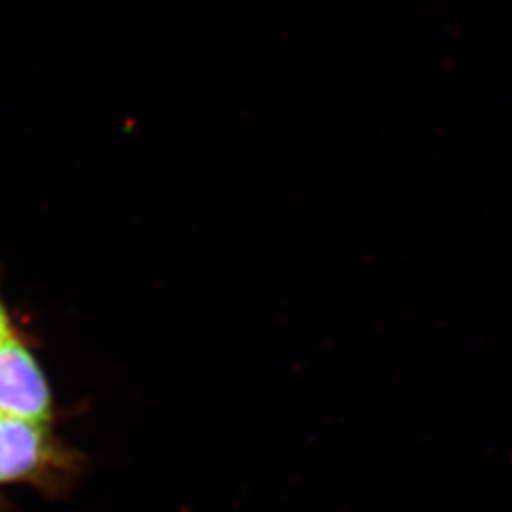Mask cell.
Instances as JSON below:
<instances>
[{
  "mask_svg": "<svg viewBox=\"0 0 512 512\" xmlns=\"http://www.w3.org/2000/svg\"><path fill=\"white\" fill-rule=\"evenodd\" d=\"M0 414L40 423L52 414L48 380L14 334L0 340Z\"/></svg>",
  "mask_w": 512,
  "mask_h": 512,
  "instance_id": "7a4b0ae2",
  "label": "cell"
},
{
  "mask_svg": "<svg viewBox=\"0 0 512 512\" xmlns=\"http://www.w3.org/2000/svg\"><path fill=\"white\" fill-rule=\"evenodd\" d=\"M12 334H14V332H12V325H10V317H8V313H6L4 304L0 302V340L8 338V336H12Z\"/></svg>",
  "mask_w": 512,
  "mask_h": 512,
  "instance_id": "3957f363",
  "label": "cell"
},
{
  "mask_svg": "<svg viewBox=\"0 0 512 512\" xmlns=\"http://www.w3.org/2000/svg\"><path fill=\"white\" fill-rule=\"evenodd\" d=\"M67 463L44 423L0 414V486L48 482Z\"/></svg>",
  "mask_w": 512,
  "mask_h": 512,
  "instance_id": "6da1fadb",
  "label": "cell"
}]
</instances>
